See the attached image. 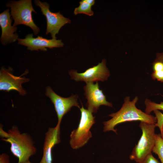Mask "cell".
<instances>
[{
	"label": "cell",
	"mask_w": 163,
	"mask_h": 163,
	"mask_svg": "<svg viewBox=\"0 0 163 163\" xmlns=\"http://www.w3.org/2000/svg\"><path fill=\"white\" fill-rule=\"evenodd\" d=\"M138 97L130 101L129 97H126L120 109L117 112L112 113L109 116L112 118L103 122V131L105 132L112 131L117 134L114 128L117 125L127 121H139L150 123L155 124L157 120L155 117L148 114L138 109L136 106Z\"/></svg>",
	"instance_id": "6da1fadb"
},
{
	"label": "cell",
	"mask_w": 163,
	"mask_h": 163,
	"mask_svg": "<svg viewBox=\"0 0 163 163\" xmlns=\"http://www.w3.org/2000/svg\"><path fill=\"white\" fill-rule=\"evenodd\" d=\"M8 132L9 137L2 139L10 144L11 152L18 158V163L29 161L30 157L35 155L37 151L30 135L27 133H21L15 126H13Z\"/></svg>",
	"instance_id": "7a4b0ae2"
},
{
	"label": "cell",
	"mask_w": 163,
	"mask_h": 163,
	"mask_svg": "<svg viewBox=\"0 0 163 163\" xmlns=\"http://www.w3.org/2000/svg\"><path fill=\"white\" fill-rule=\"evenodd\" d=\"M6 6L10 8L11 15L14 21V26L24 25L31 28L35 35L38 34L40 29L34 23L32 14V12H37L31 0L10 1L7 2Z\"/></svg>",
	"instance_id": "3957f363"
},
{
	"label": "cell",
	"mask_w": 163,
	"mask_h": 163,
	"mask_svg": "<svg viewBox=\"0 0 163 163\" xmlns=\"http://www.w3.org/2000/svg\"><path fill=\"white\" fill-rule=\"evenodd\" d=\"M80 109L81 115L78 127L72 131L70 136L69 144L73 149H79L88 142L92 137L90 129L95 123V117L82 104Z\"/></svg>",
	"instance_id": "277c9868"
},
{
	"label": "cell",
	"mask_w": 163,
	"mask_h": 163,
	"mask_svg": "<svg viewBox=\"0 0 163 163\" xmlns=\"http://www.w3.org/2000/svg\"><path fill=\"white\" fill-rule=\"evenodd\" d=\"M139 126L142 134L129 156L130 160L138 163H140L148 155L152 153L155 135V124L141 122Z\"/></svg>",
	"instance_id": "5b68a950"
},
{
	"label": "cell",
	"mask_w": 163,
	"mask_h": 163,
	"mask_svg": "<svg viewBox=\"0 0 163 163\" xmlns=\"http://www.w3.org/2000/svg\"><path fill=\"white\" fill-rule=\"evenodd\" d=\"M34 3L36 6L40 8L43 14L46 18L47 25L46 34L50 33L52 39H56V35L58 34L61 28L65 24L70 23L71 20L64 17L60 11L56 13L51 12L49 4L46 2L35 0Z\"/></svg>",
	"instance_id": "8992f818"
},
{
	"label": "cell",
	"mask_w": 163,
	"mask_h": 163,
	"mask_svg": "<svg viewBox=\"0 0 163 163\" xmlns=\"http://www.w3.org/2000/svg\"><path fill=\"white\" fill-rule=\"evenodd\" d=\"M72 79L76 82L84 81L86 83L89 82H104L110 76L109 70L106 66L105 59L97 65L93 66L82 73H78L77 71L72 70L69 72Z\"/></svg>",
	"instance_id": "52a82bcc"
},
{
	"label": "cell",
	"mask_w": 163,
	"mask_h": 163,
	"mask_svg": "<svg viewBox=\"0 0 163 163\" xmlns=\"http://www.w3.org/2000/svg\"><path fill=\"white\" fill-rule=\"evenodd\" d=\"M45 95L50 98L54 105L58 118L57 124H60L63 117L70 111L72 107L75 106L80 108L77 101V95L62 97L57 94L50 86H48L46 88Z\"/></svg>",
	"instance_id": "ba28073f"
},
{
	"label": "cell",
	"mask_w": 163,
	"mask_h": 163,
	"mask_svg": "<svg viewBox=\"0 0 163 163\" xmlns=\"http://www.w3.org/2000/svg\"><path fill=\"white\" fill-rule=\"evenodd\" d=\"M83 89L84 94L87 101L86 104L87 109L92 113H96L102 105L113 107L112 103L107 101L102 91L100 89L98 82L95 84L87 83Z\"/></svg>",
	"instance_id": "9c48e42d"
},
{
	"label": "cell",
	"mask_w": 163,
	"mask_h": 163,
	"mask_svg": "<svg viewBox=\"0 0 163 163\" xmlns=\"http://www.w3.org/2000/svg\"><path fill=\"white\" fill-rule=\"evenodd\" d=\"M12 69H6L2 67L0 71V90L6 92L14 90L18 92L19 94L24 96L26 91L23 88L22 84L27 82L29 79L24 77L14 75L12 72Z\"/></svg>",
	"instance_id": "30bf717a"
},
{
	"label": "cell",
	"mask_w": 163,
	"mask_h": 163,
	"mask_svg": "<svg viewBox=\"0 0 163 163\" xmlns=\"http://www.w3.org/2000/svg\"><path fill=\"white\" fill-rule=\"evenodd\" d=\"M18 40V44L27 47V49L31 51H46V48L61 47L64 46L61 40L48 39L39 36L35 38L32 34H28L25 38H19Z\"/></svg>",
	"instance_id": "8fae6325"
},
{
	"label": "cell",
	"mask_w": 163,
	"mask_h": 163,
	"mask_svg": "<svg viewBox=\"0 0 163 163\" xmlns=\"http://www.w3.org/2000/svg\"><path fill=\"white\" fill-rule=\"evenodd\" d=\"M60 142V124L49 127L46 133L43 147V155L39 163H53L52 149Z\"/></svg>",
	"instance_id": "7c38bea8"
},
{
	"label": "cell",
	"mask_w": 163,
	"mask_h": 163,
	"mask_svg": "<svg viewBox=\"0 0 163 163\" xmlns=\"http://www.w3.org/2000/svg\"><path fill=\"white\" fill-rule=\"evenodd\" d=\"M8 8L0 14V26L2 30L0 40L3 45L14 42L19 38L16 32L17 27L11 25L12 20Z\"/></svg>",
	"instance_id": "4fadbf2b"
},
{
	"label": "cell",
	"mask_w": 163,
	"mask_h": 163,
	"mask_svg": "<svg viewBox=\"0 0 163 163\" xmlns=\"http://www.w3.org/2000/svg\"><path fill=\"white\" fill-rule=\"evenodd\" d=\"M152 152L158 155L161 163H163V139L161 134H155Z\"/></svg>",
	"instance_id": "5bb4252c"
},
{
	"label": "cell",
	"mask_w": 163,
	"mask_h": 163,
	"mask_svg": "<svg viewBox=\"0 0 163 163\" xmlns=\"http://www.w3.org/2000/svg\"><path fill=\"white\" fill-rule=\"evenodd\" d=\"M80 5L76 8L74 10L75 15L79 14H84L89 16L94 14V12L91 10L92 6L88 4L85 0H82L79 2Z\"/></svg>",
	"instance_id": "9a60e30c"
},
{
	"label": "cell",
	"mask_w": 163,
	"mask_h": 163,
	"mask_svg": "<svg viewBox=\"0 0 163 163\" xmlns=\"http://www.w3.org/2000/svg\"><path fill=\"white\" fill-rule=\"evenodd\" d=\"M145 113L147 114H150L151 112L155 110L163 111V102H161L160 104H158L146 99L145 100Z\"/></svg>",
	"instance_id": "2e32d148"
},
{
	"label": "cell",
	"mask_w": 163,
	"mask_h": 163,
	"mask_svg": "<svg viewBox=\"0 0 163 163\" xmlns=\"http://www.w3.org/2000/svg\"><path fill=\"white\" fill-rule=\"evenodd\" d=\"M153 112L157 120L155 124V126L159 129L161 137L163 139V114L158 110H155Z\"/></svg>",
	"instance_id": "e0dca14e"
},
{
	"label": "cell",
	"mask_w": 163,
	"mask_h": 163,
	"mask_svg": "<svg viewBox=\"0 0 163 163\" xmlns=\"http://www.w3.org/2000/svg\"><path fill=\"white\" fill-rule=\"evenodd\" d=\"M151 76L152 79L163 82V71H154Z\"/></svg>",
	"instance_id": "ac0fdd59"
},
{
	"label": "cell",
	"mask_w": 163,
	"mask_h": 163,
	"mask_svg": "<svg viewBox=\"0 0 163 163\" xmlns=\"http://www.w3.org/2000/svg\"><path fill=\"white\" fill-rule=\"evenodd\" d=\"M140 163H160L151 153L148 155Z\"/></svg>",
	"instance_id": "d6986e66"
},
{
	"label": "cell",
	"mask_w": 163,
	"mask_h": 163,
	"mask_svg": "<svg viewBox=\"0 0 163 163\" xmlns=\"http://www.w3.org/2000/svg\"><path fill=\"white\" fill-rule=\"evenodd\" d=\"M154 71H163V63L159 61H155L153 66Z\"/></svg>",
	"instance_id": "ffe728a7"
},
{
	"label": "cell",
	"mask_w": 163,
	"mask_h": 163,
	"mask_svg": "<svg viewBox=\"0 0 163 163\" xmlns=\"http://www.w3.org/2000/svg\"><path fill=\"white\" fill-rule=\"evenodd\" d=\"M9 163V157L8 155L3 153L0 155V163Z\"/></svg>",
	"instance_id": "44dd1931"
},
{
	"label": "cell",
	"mask_w": 163,
	"mask_h": 163,
	"mask_svg": "<svg viewBox=\"0 0 163 163\" xmlns=\"http://www.w3.org/2000/svg\"><path fill=\"white\" fill-rule=\"evenodd\" d=\"M0 135L1 137L3 138V139H7L9 137V134L8 133L6 132L2 129V126H0Z\"/></svg>",
	"instance_id": "7402d4cb"
},
{
	"label": "cell",
	"mask_w": 163,
	"mask_h": 163,
	"mask_svg": "<svg viewBox=\"0 0 163 163\" xmlns=\"http://www.w3.org/2000/svg\"><path fill=\"white\" fill-rule=\"evenodd\" d=\"M155 61H159L163 63V53H158L157 55Z\"/></svg>",
	"instance_id": "603a6c76"
},
{
	"label": "cell",
	"mask_w": 163,
	"mask_h": 163,
	"mask_svg": "<svg viewBox=\"0 0 163 163\" xmlns=\"http://www.w3.org/2000/svg\"><path fill=\"white\" fill-rule=\"evenodd\" d=\"M85 1L88 4L91 6L94 5L95 2L94 0H85Z\"/></svg>",
	"instance_id": "cb8c5ba5"
},
{
	"label": "cell",
	"mask_w": 163,
	"mask_h": 163,
	"mask_svg": "<svg viewBox=\"0 0 163 163\" xmlns=\"http://www.w3.org/2000/svg\"><path fill=\"white\" fill-rule=\"evenodd\" d=\"M23 163H32L31 162L29 161H28Z\"/></svg>",
	"instance_id": "d4e9b609"
}]
</instances>
